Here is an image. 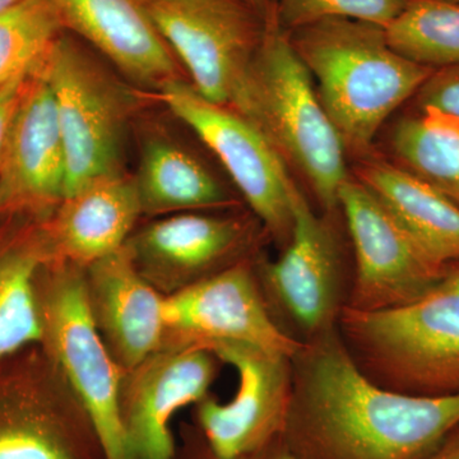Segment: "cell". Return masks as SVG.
I'll return each mask as SVG.
<instances>
[{
  "label": "cell",
  "instance_id": "cell-29",
  "mask_svg": "<svg viewBox=\"0 0 459 459\" xmlns=\"http://www.w3.org/2000/svg\"><path fill=\"white\" fill-rule=\"evenodd\" d=\"M422 459H459V425L444 437L433 452Z\"/></svg>",
  "mask_w": 459,
  "mask_h": 459
},
{
  "label": "cell",
  "instance_id": "cell-16",
  "mask_svg": "<svg viewBox=\"0 0 459 459\" xmlns=\"http://www.w3.org/2000/svg\"><path fill=\"white\" fill-rule=\"evenodd\" d=\"M91 313L124 373L164 346L165 296L142 274L124 246L87 267Z\"/></svg>",
  "mask_w": 459,
  "mask_h": 459
},
{
  "label": "cell",
  "instance_id": "cell-23",
  "mask_svg": "<svg viewBox=\"0 0 459 459\" xmlns=\"http://www.w3.org/2000/svg\"><path fill=\"white\" fill-rule=\"evenodd\" d=\"M0 459H75L56 416L27 377L0 376Z\"/></svg>",
  "mask_w": 459,
  "mask_h": 459
},
{
  "label": "cell",
  "instance_id": "cell-1",
  "mask_svg": "<svg viewBox=\"0 0 459 459\" xmlns=\"http://www.w3.org/2000/svg\"><path fill=\"white\" fill-rule=\"evenodd\" d=\"M281 440L295 459H422L459 425V392L420 397L365 376L337 325L304 341Z\"/></svg>",
  "mask_w": 459,
  "mask_h": 459
},
{
  "label": "cell",
  "instance_id": "cell-27",
  "mask_svg": "<svg viewBox=\"0 0 459 459\" xmlns=\"http://www.w3.org/2000/svg\"><path fill=\"white\" fill-rule=\"evenodd\" d=\"M413 101L415 108L433 107L459 117V65L434 71Z\"/></svg>",
  "mask_w": 459,
  "mask_h": 459
},
{
  "label": "cell",
  "instance_id": "cell-32",
  "mask_svg": "<svg viewBox=\"0 0 459 459\" xmlns=\"http://www.w3.org/2000/svg\"><path fill=\"white\" fill-rule=\"evenodd\" d=\"M22 2H26V0H0V11L13 7V5L20 4Z\"/></svg>",
  "mask_w": 459,
  "mask_h": 459
},
{
  "label": "cell",
  "instance_id": "cell-30",
  "mask_svg": "<svg viewBox=\"0 0 459 459\" xmlns=\"http://www.w3.org/2000/svg\"><path fill=\"white\" fill-rule=\"evenodd\" d=\"M214 459V458H213ZM240 459H295L292 457L291 453L287 451L285 444L282 440L279 439L276 442L270 444V446L263 448L262 451L253 453V455H247Z\"/></svg>",
  "mask_w": 459,
  "mask_h": 459
},
{
  "label": "cell",
  "instance_id": "cell-14",
  "mask_svg": "<svg viewBox=\"0 0 459 459\" xmlns=\"http://www.w3.org/2000/svg\"><path fill=\"white\" fill-rule=\"evenodd\" d=\"M65 175L56 100L39 68L23 86L0 159V208L41 211L59 204Z\"/></svg>",
  "mask_w": 459,
  "mask_h": 459
},
{
  "label": "cell",
  "instance_id": "cell-18",
  "mask_svg": "<svg viewBox=\"0 0 459 459\" xmlns=\"http://www.w3.org/2000/svg\"><path fill=\"white\" fill-rule=\"evenodd\" d=\"M141 214L133 178L119 174L93 181L60 202L44 232L49 255L89 267L126 246Z\"/></svg>",
  "mask_w": 459,
  "mask_h": 459
},
{
  "label": "cell",
  "instance_id": "cell-9",
  "mask_svg": "<svg viewBox=\"0 0 459 459\" xmlns=\"http://www.w3.org/2000/svg\"><path fill=\"white\" fill-rule=\"evenodd\" d=\"M355 256L344 307L373 312L416 300L448 273L431 262L371 190L355 178L338 193Z\"/></svg>",
  "mask_w": 459,
  "mask_h": 459
},
{
  "label": "cell",
  "instance_id": "cell-3",
  "mask_svg": "<svg viewBox=\"0 0 459 459\" xmlns=\"http://www.w3.org/2000/svg\"><path fill=\"white\" fill-rule=\"evenodd\" d=\"M231 108L261 129L289 170L304 178L323 213L340 210L338 193L351 177L349 156L276 16Z\"/></svg>",
  "mask_w": 459,
  "mask_h": 459
},
{
  "label": "cell",
  "instance_id": "cell-33",
  "mask_svg": "<svg viewBox=\"0 0 459 459\" xmlns=\"http://www.w3.org/2000/svg\"><path fill=\"white\" fill-rule=\"evenodd\" d=\"M449 2L459 3V0H449Z\"/></svg>",
  "mask_w": 459,
  "mask_h": 459
},
{
  "label": "cell",
  "instance_id": "cell-8",
  "mask_svg": "<svg viewBox=\"0 0 459 459\" xmlns=\"http://www.w3.org/2000/svg\"><path fill=\"white\" fill-rule=\"evenodd\" d=\"M199 95L231 108L267 21L246 0H138Z\"/></svg>",
  "mask_w": 459,
  "mask_h": 459
},
{
  "label": "cell",
  "instance_id": "cell-11",
  "mask_svg": "<svg viewBox=\"0 0 459 459\" xmlns=\"http://www.w3.org/2000/svg\"><path fill=\"white\" fill-rule=\"evenodd\" d=\"M164 320L174 344L246 343L294 358L304 342L277 325L244 259L165 296Z\"/></svg>",
  "mask_w": 459,
  "mask_h": 459
},
{
  "label": "cell",
  "instance_id": "cell-20",
  "mask_svg": "<svg viewBox=\"0 0 459 459\" xmlns=\"http://www.w3.org/2000/svg\"><path fill=\"white\" fill-rule=\"evenodd\" d=\"M133 179L142 213L198 212L235 204L207 166L164 137L144 140Z\"/></svg>",
  "mask_w": 459,
  "mask_h": 459
},
{
  "label": "cell",
  "instance_id": "cell-15",
  "mask_svg": "<svg viewBox=\"0 0 459 459\" xmlns=\"http://www.w3.org/2000/svg\"><path fill=\"white\" fill-rule=\"evenodd\" d=\"M253 235L244 217L183 212L150 223L126 247L151 283L177 291L243 261Z\"/></svg>",
  "mask_w": 459,
  "mask_h": 459
},
{
  "label": "cell",
  "instance_id": "cell-21",
  "mask_svg": "<svg viewBox=\"0 0 459 459\" xmlns=\"http://www.w3.org/2000/svg\"><path fill=\"white\" fill-rule=\"evenodd\" d=\"M392 162L459 205V117L433 107L415 108L389 133Z\"/></svg>",
  "mask_w": 459,
  "mask_h": 459
},
{
  "label": "cell",
  "instance_id": "cell-31",
  "mask_svg": "<svg viewBox=\"0 0 459 459\" xmlns=\"http://www.w3.org/2000/svg\"><path fill=\"white\" fill-rule=\"evenodd\" d=\"M246 2L267 22L274 17L276 0H246Z\"/></svg>",
  "mask_w": 459,
  "mask_h": 459
},
{
  "label": "cell",
  "instance_id": "cell-2",
  "mask_svg": "<svg viewBox=\"0 0 459 459\" xmlns=\"http://www.w3.org/2000/svg\"><path fill=\"white\" fill-rule=\"evenodd\" d=\"M287 36L353 161L376 150L386 120L434 74L400 56L374 23L325 18Z\"/></svg>",
  "mask_w": 459,
  "mask_h": 459
},
{
  "label": "cell",
  "instance_id": "cell-7",
  "mask_svg": "<svg viewBox=\"0 0 459 459\" xmlns=\"http://www.w3.org/2000/svg\"><path fill=\"white\" fill-rule=\"evenodd\" d=\"M159 98L212 151L265 232L285 247L299 186L261 129L234 108L204 99L180 78L160 87Z\"/></svg>",
  "mask_w": 459,
  "mask_h": 459
},
{
  "label": "cell",
  "instance_id": "cell-10",
  "mask_svg": "<svg viewBox=\"0 0 459 459\" xmlns=\"http://www.w3.org/2000/svg\"><path fill=\"white\" fill-rule=\"evenodd\" d=\"M205 350L234 368L238 377L231 401L205 397L198 404V421L213 458L240 459L281 439L291 402L292 358L238 342Z\"/></svg>",
  "mask_w": 459,
  "mask_h": 459
},
{
  "label": "cell",
  "instance_id": "cell-6",
  "mask_svg": "<svg viewBox=\"0 0 459 459\" xmlns=\"http://www.w3.org/2000/svg\"><path fill=\"white\" fill-rule=\"evenodd\" d=\"M74 267L54 272L44 287L38 283L41 343L74 386L105 458L128 459L120 409L124 371L100 333L86 281Z\"/></svg>",
  "mask_w": 459,
  "mask_h": 459
},
{
  "label": "cell",
  "instance_id": "cell-17",
  "mask_svg": "<svg viewBox=\"0 0 459 459\" xmlns=\"http://www.w3.org/2000/svg\"><path fill=\"white\" fill-rule=\"evenodd\" d=\"M63 27L98 50L129 80L164 86L178 62L138 0H51Z\"/></svg>",
  "mask_w": 459,
  "mask_h": 459
},
{
  "label": "cell",
  "instance_id": "cell-5",
  "mask_svg": "<svg viewBox=\"0 0 459 459\" xmlns=\"http://www.w3.org/2000/svg\"><path fill=\"white\" fill-rule=\"evenodd\" d=\"M56 100L65 152V195L124 174L133 98L74 36L63 32L40 66Z\"/></svg>",
  "mask_w": 459,
  "mask_h": 459
},
{
  "label": "cell",
  "instance_id": "cell-22",
  "mask_svg": "<svg viewBox=\"0 0 459 459\" xmlns=\"http://www.w3.org/2000/svg\"><path fill=\"white\" fill-rule=\"evenodd\" d=\"M49 256L44 232L0 246V362L41 343L38 276Z\"/></svg>",
  "mask_w": 459,
  "mask_h": 459
},
{
  "label": "cell",
  "instance_id": "cell-13",
  "mask_svg": "<svg viewBox=\"0 0 459 459\" xmlns=\"http://www.w3.org/2000/svg\"><path fill=\"white\" fill-rule=\"evenodd\" d=\"M214 359L204 347L164 344L126 371L120 409L128 459H171V420L205 398L216 376Z\"/></svg>",
  "mask_w": 459,
  "mask_h": 459
},
{
  "label": "cell",
  "instance_id": "cell-25",
  "mask_svg": "<svg viewBox=\"0 0 459 459\" xmlns=\"http://www.w3.org/2000/svg\"><path fill=\"white\" fill-rule=\"evenodd\" d=\"M51 0H26L0 11V90L35 74L65 32Z\"/></svg>",
  "mask_w": 459,
  "mask_h": 459
},
{
  "label": "cell",
  "instance_id": "cell-19",
  "mask_svg": "<svg viewBox=\"0 0 459 459\" xmlns=\"http://www.w3.org/2000/svg\"><path fill=\"white\" fill-rule=\"evenodd\" d=\"M352 177L388 208L435 264L459 265V205L376 150L355 160Z\"/></svg>",
  "mask_w": 459,
  "mask_h": 459
},
{
  "label": "cell",
  "instance_id": "cell-26",
  "mask_svg": "<svg viewBox=\"0 0 459 459\" xmlns=\"http://www.w3.org/2000/svg\"><path fill=\"white\" fill-rule=\"evenodd\" d=\"M410 0H276L274 16L283 32L289 33L325 20L347 18L385 27L400 16Z\"/></svg>",
  "mask_w": 459,
  "mask_h": 459
},
{
  "label": "cell",
  "instance_id": "cell-28",
  "mask_svg": "<svg viewBox=\"0 0 459 459\" xmlns=\"http://www.w3.org/2000/svg\"><path fill=\"white\" fill-rule=\"evenodd\" d=\"M26 81H20V82L0 90V159H2L3 150H4L5 141H7L12 117L16 111Z\"/></svg>",
  "mask_w": 459,
  "mask_h": 459
},
{
  "label": "cell",
  "instance_id": "cell-12",
  "mask_svg": "<svg viewBox=\"0 0 459 459\" xmlns=\"http://www.w3.org/2000/svg\"><path fill=\"white\" fill-rule=\"evenodd\" d=\"M294 226L282 255L262 265L264 285L277 305L304 334L303 341L337 325L341 299V253L332 214H316L298 188Z\"/></svg>",
  "mask_w": 459,
  "mask_h": 459
},
{
  "label": "cell",
  "instance_id": "cell-24",
  "mask_svg": "<svg viewBox=\"0 0 459 459\" xmlns=\"http://www.w3.org/2000/svg\"><path fill=\"white\" fill-rule=\"evenodd\" d=\"M385 33L389 45L416 65L434 71L459 65V3L410 0Z\"/></svg>",
  "mask_w": 459,
  "mask_h": 459
},
{
  "label": "cell",
  "instance_id": "cell-4",
  "mask_svg": "<svg viewBox=\"0 0 459 459\" xmlns=\"http://www.w3.org/2000/svg\"><path fill=\"white\" fill-rule=\"evenodd\" d=\"M337 331L359 369L382 388L458 394L459 265L409 304L373 312L343 307Z\"/></svg>",
  "mask_w": 459,
  "mask_h": 459
}]
</instances>
